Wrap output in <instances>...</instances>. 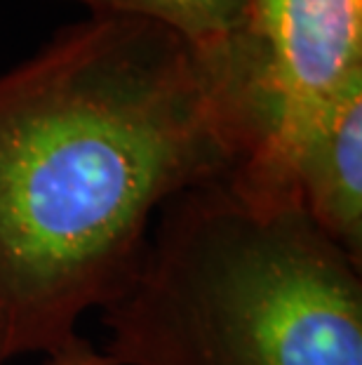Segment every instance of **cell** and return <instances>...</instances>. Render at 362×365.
Instances as JSON below:
<instances>
[{"instance_id": "8992f818", "label": "cell", "mask_w": 362, "mask_h": 365, "mask_svg": "<svg viewBox=\"0 0 362 365\" xmlns=\"http://www.w3.org/2000/svg\"><path fill=\"white\" fill-rule=\"evenodd\" d=\"M43 365H118V363L111 361L90 339H85L82 335H73L64 344H59L55 351L45 354Z\"/></svg>"}, {"instance_id": "6da1fadb", "label": "cell", "mask_w": 362, "mask_h": 365, "mask_svg": "<svg viewBox=\"0 0 362 365\" xmlns=\"http://www.w3.org/2000/svg\"><path fill=\"white\" fill-rule=\"evenodd\" d=\"M247 153L217 78L156 21L92 14L0 76V365L78 335L160 207Z\"/></svg>"}, {"instance_id": "7a4b0ae2", "label": "cell", "mask_w": 362, "mask_h": 365, "mask_svg": "<svg viewBox=\"0 0 362 365\" xmlns=\"http://www.w3.org/2000/svg\"><path fill=\"white\" fill-rule=\"evenodd\" d=\"M102 323L118 365H362V262L228 175L160 207Z\"/></svg>"}, {"instance_id": "5b68a950", "label": "cell", "mask_w": 362, "mask_h": 365, "mask_svg": "<svg viewBox=\"0 0 362 365\" xmlns=\"http://www.w3.org/2000/svg\"><path fill=\"white\" fill-rule=\"evenodd\" d=\"M92 14H120L163 24L181 36L221 90L230 95L235 59L245 36L247 0H80Z\"/></svg>"}, {"instance_id": "277c9868", "label": "cell", "mask_w": 362, "mask_h": 365, "mask_svg": "<svg viewBox=\"0 0 362 365\" xmlns=\"http://www.w3.org/2000/svg\"><path fill=\"white\" fill-rule=\"evenodd\" d=\"M287 173L308 220L362 262V76L302 132Z\"/></svg>"}, {"instance_id": "3957f363", "label": "cell", "mask_w": 362, "mask_h": 365, "mask_svg": "<svg viewBox=\"0 0 362 365\" xmlns=\"http://www.w3.org/2000/svg\"><path fill=\"white\" fill-rule=\"evenodd\" d=\"M358 76L362 0H247L235 95L252 151L240 168L294 193L287 165L299 137Z\"/></svg>"}]
</instances>
